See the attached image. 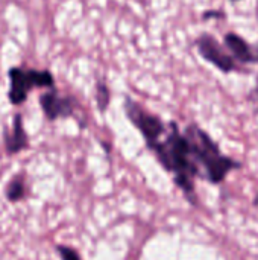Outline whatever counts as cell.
Segmentation results:
<instances>
[{
  "label": "cell",
  "instance_id": "13",
  "mask_svg": "<svg viewBox=\"0 0 258 260\" xmlns=\"http://www.w3.org/2000/svg\"><path fill=\"white\" fill-rule=\"evenodd\" d=\"M257 17H258V5H257Z\"/></svg>",
  "mask_w": 258,
  "mask_h": 260
},
{
  "label": "cell",
  "instance_id": "7",
  "mask_svg": "<svg viewBox=\"0 0 258 260\" xmlns=\"http://www.w3.org/2000/svg\"><path fill=\"white\" fill-rule=\"evenodd\" d=\"M40 105L49 120H56L59 117H68L73 114V101L70 98L59 96L55 90L41 94Z\"/></svg>",
  "mask_w": 258,
  "mask_h": 260
},
{
  "label": "cell",
  "instance_id": "4",
  "mask_svg": "<svg viewBox=\"0 0 258 260\" xmlns=\"http://www.w3.org/2000/svg\"><path fill=\"white\" fill-rule=\"evenodd\" d=\"M125 111H126V116L129 117V120L141 133L149 149H152L164 137V134L167 131V126L164 125V122L160 117L143 110L137 102L131 101L129 98L125 102Z\"/></svg>",
  "mask_w": 258,
  "mask_h": 260
},
{
  "label": "cell",
  "instance_id": "9",
  "mask_svg": "<svg viewBox=\"0 0 258 260\" xmlns=\"http://www.w3.org/2000/svg\"><path fill=\"white\" fill-rule=\"evenodd\" d=\"M26 197V183L23 177L12 178L6 186V198L11 203H18Z\"/></svg>",
  "mask_w": 258,
  "mask_h": 260
},
{
  "label": "cell",
  "instance_id": "14",
  "mask_svg": "<svg viewBox=\"0 0 258 260\" xmlns=\"http://www.w3.org/2000/svg\"><path fill=\"white\" fill-rule=\"evenodd\" d=\"M230 2H237V0H230Z\"/></svg>",
  "mask_w": 258,
  "mask_h": 260
},
{
  "label": "cell",
  "instance_id": "11",
  "mask_svg": "<svg viewBox=\"0 0 258 260\" xmlns=\"http://www.w3.org/2000/svg\"><path fill=\"white\" fill-rule=\"evenodd\" d=\"M58 250V254L61 256V260H82L79 253L70 247H65V245H58L56 247Z\"/></svg>",
  "mask_w": 258,
  "mask_h": 260
},
{
  "label": "cell",
  "instance_id": "1",
  "mask_svg": "<svg viewBox=\"0 0 258 260\" xmlns=\"http://www.w3.org/2000/svg\"><path fill=\"white\" fill-rule=\"evenodd\" d=\"M151 151H154L161 166L173 174L176 186L182 190L187 200L192 204H196L195 180L201 178L199 171L192 158L190 143L175 122L167 125L164 137Z\"/></svg>",
  "mask_w": 258,
  "mask_h": 260
},
{
  "label": "cell",
  "instance_id": "8",
  "mask_svg": "<svg viewBox=\"0 0 258 260\" xmlns=\"http://www.w3.org/2000/svg\"><path fill=\"white\" fill-rule=\"evenodd\" d=\"M5 146L9 154H18L20 151H23L29 146V139L23 128L21 114H15L12 131L5 134Z\"/></svg>",
  "mask_w": 258,
  "mask_h": 260
},
{
  "label": "cell",
  "instance_id": "6",
  "mask_svg": "<svg viewBox=\"0 0 258 260\" xmlns=\"http://www.w3.org/2000/svg\"><path fill=\"white\" fill-rule=\"evenodd\" d=\"M224 47L239 64H258V47L249 44L236 32H228L224 37Z\"/></svg>",
  "mask_w": 258,
  "mask_h": 260
},
{
  "label": "cell",
  "instance_id": "10",
  "mask_svg": "<svg viewBox=\"0 0 258 260\" xmlns=\"http://www.w3.org/2000/svg\"><path fill=\"white\" fill-rule=\"evenodd\" d=\"M96 96H97V107H99V110L105 111L108 104H109L111 93H109L108 87L103 82H97V85H96Z\"/></svg>",
  "mask_w": 258,
  "mask_h": 260
},
{
  "label": "cell",
  "instance_id": "2",
  "mask_svg": "<svg viewBox=\"0 0 258 260\" xmlns=\"http://www.w3.org/2000/svg\"><path fill=\"white\" fill-rule=\"evenodd\" d=\"M184 136L190 143L192 158L199 171V177L211 184L225 181L230 172L242 169V163L222 154L219 145L198 125L192 123L184 129Z\"/></svg>",
  "mask_w": 258,
  "mask_h": 260
},
{
  "label": "cell",
  "instance_id": "12",
  "mask_svg": "<svg viewBox=\"0 0 258 260\" xmlns=\"http://www.w3.org/2000/svg\"><path fill=\"white\" fill-rule=\"evenodd\" d=\"M224 17H225V14L222 11H213V9L204 12V15H202L204 20H207V18H224Z\"/></svg>",
  "mask_w": 258,
  "mask_h": 260
},
{
  "label": "cell",
  "instance_id": "3",
  "mask_svg": "<svg viewBox=\"0 0 258 260\" xmlns=\"http://www.w3.org/2000/svg\"><path fill=\"white\" fill-rule=\"evenodd\" d=\"M9 101L12 105H21L32 88L47 87L52 88L55 79L49 70H33V69H20L14 67L9 70Z\"/></svg>",
  "mask_w": 258,
  "mask_h": 260
},
{
  "label": "cell",
  "instance_id": "5",
  "mask_svg": "<svg viewBox=\"0 0 258 260\" xmlns=\"http://www.w3.org/2000/svg\"><path fill=\"white\" fill-rule=\"evenodd\" d=\"M196 47L199 55L210 64H213L216 69H219L222 73H231L242 70L240 64H237L233 56L228 53V50L210 34H202L196 40Z\"/></svg>",
  "mask_w": 258,
  "mask_h": 260
}]
</instances>
